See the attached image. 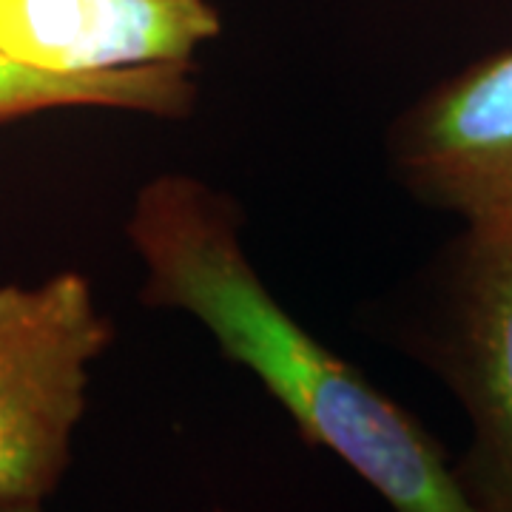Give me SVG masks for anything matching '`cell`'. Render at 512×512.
I'll use <instances>...</instances> for the list:
<instances>
[{"label":"cell","mask_w":512,"mask_h":512,"mask_svg":"<svg viewBox=\"0 0 512 512\" xmlns=\"http://www.w3.org/2000/svg\"><path fill=\"white\" fill-rule=\"evenodd\" d=\"M126 234L143 265V302L194 316L302 439L333 453L390 510L473 512L436 436L268 291L228 194L188 174H160L140 188Z\"/></svg>","instance_id":"1"},{"label":"cell","mask_w":512,"mask_h":512,"mask_svg":"<svg viewBox=\"0 0 512 512\" xmlns=\"http://www.w3.org/2000/svg\"><path fill=\"white\" fill-rule=\"evenodd\" d=\"M413 350L470 424L453 461L473 512H512V225H461L427 274Z\"/></svg>","instance_id":"2"},{"label":"cell","mask_w":512,"mask_h":512,"mask_svg":"<svg viewBox=\"0 0 512 512\" xmlns=\"http://www.w3.org/2000/svg\"><path fill=\"white\" fill-rule=\"evenodd\" d=\"M109 342L83 274L0 288V498L43 504L60 487L89 370Z\"/></svg>","instance_id":"3"},{"label":"cell","mask_w":512,"mask_h":512,"mask_svg":"<svg viewBox=\"0 0 512 512\" xmlns=\"http://www.w3.org/2000/svg\"><path fill=\"white\" fill-rule=\"evenodd\" d=\"M396 183L461 225H512V46L419 94L387 131Z\"/></svg>","instance_id":"4"},{"label":"cell","mask_w":512,"mask_h":512,"mask_svg":"<svg viewBox=\"0 0 512 512\" xmlns=\"http://www.w3.org/2000/svg\"><path fill=\"white\" fill-rule=\"evenodd\" d=\"M220 29L208 0H0V57L57 77L194 66Z\"/></svg>","instance_id":"5"},{"label":"cell","mask_w":512,"mask_h":512,"mask_svg":"<svg viewBox=\"0 0 512 512\" xmlns=\"http://www.w3.org/2000/svg\"><path fill=\"white\" fill-rule=\"evenodd\" d=\"M194 66H151L97 77L32 72L0 57V123L49 109H117L185 120L197 106Z\"/></svg>","instance_id":"6"},{"label":"cell","mask_w":512,"mask_h":512,"mask_svg":"<svg viewBox=\"0 0 512 512\" xmlns=\"http://www.w3.org/2000/svg\"><path fill=\"white\" fill-rule=\"evenodd\" d=\"M0 512H43L40 501H12V498H0Z\"/></svg>","instance_id":"7"},{"label":"cell","mask_w":512,"mask_h":512,"mask_svg":"<svg viewBox=\"0 0 512 512\" xmlns=\"http://www.w3.org/2000/svg\"><path fill=\"white\" fill-rule=\"evenodd\" d=\"M214 512H228V510H222V507H217V510H214Z\"/></svg>","instance_id":"8"}]
</instances>
